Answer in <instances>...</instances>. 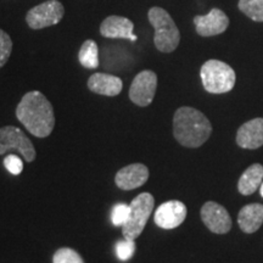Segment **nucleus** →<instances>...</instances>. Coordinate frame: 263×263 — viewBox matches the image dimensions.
Instances as JSON below:
<instances>
[{
    "label": "nucleus",
    "mask_w": 263,
    "mask_h": 263,
    "mask_svg": "<svg viewBox=\"0 0 263 263\" xmlns=\"http://www.w3.org/2000/svg\"><path fill=\"white\" fill-rule=\"evenodd\" d=\"M11 150L18 151L26 162H32L37 156L32 141L24 130L14 126L0 128V155H4Z\"/></svg>",
    "instance_id": "423d86ee"
},
{
    "label": "nucleus",
    "mask_w": 263,
    "mask_h": 263,
    "mask_svg": "<svg viewBox=\"0 0 263 263\" xmlns=\"http://www.w3.org/2000/svg\"><path fill=\"white\" fill-rule=\"evenodd\" d=\"M201 219L207 228L216 234H226L232 229V218L228 211L215 201L206 202L201 207Z\"/></svg>",
    "instance_id": "9d476101"
},
{
    "label": "nucleus",
    "mask_w": 263,
    "mask_h": 263,
    "mask_svg": "<svg viewBox=\"0 0 263 263\" xmlns=\"http://www.w3.org/2000/svg\"><path fill=\"white\" fill-rule=\"evenodd\" d=\"M128 216H129V205L116 203L112 209V213H111V221H112L114 226L123 227L124 223L127 222Z\"/></svg>",
    "instance_id": "5701e85b"
},
{
    "label": "nucleus",
    "mask_w": 263,
    "mask_h": 263,
    "mask_svg": "<svg viewBox=\"0 0 263 263\" xmlns=\"http://www.w3.org/2000/svg\"><path fill=\"white\" fill-rule=\"evenodd\" d=\"M151 26L155 28L154 43L157 50L172 52L177 49L180 42V33L173 18L166 10L154 6L147 14Z\"/></svg>",
    "instance_id": "7ed1b4c3"
},
{
    "label": "nucleus",
    "mask_w": 263,
    "mask_h": 263,
    "mask_svg": "<svg viewBox=\"0 0 263 263\" xmlns=\"http://www.w3.org/2000/svg\"><path fill=\"white\" fill-rule=\"evenodd\" d=\"M186 206L178 200H170L157 207L154 216L156 226L162 229H174L185 221Z\"/></svg>",
    "instance_id": "1a4fd4ad"
},
{
    "label": "nucleus",
    "mask_w": 263,
    "mask_h": 263,
    "mask_svg": "<svg viewBox=\"0 0 263 263\" xmlns=\"http://www.w3.org/2000/svg\"><path fill=\"white\" fill-rule=\"evenodd\" d=\"M155 200L150 193H141L129 203V216L122 227L124 239L136 240L145 228L153 213Z\"/></svg>",
    "instance_id": "39448f33"
},
{
    "label": "nucleus",
    "mask_w": 263,
    "mask_h": 263,
    "mask_svg": "<svg viewBox=\"0 0 263 263\" xmlns=\"http://www.w3.org/2000/svg\"><path fill=\"white\" fill-rule=\"evenodd\" d=\"M16 117L32 136L47 138L55 127L54 108L50 101L38 90H32L22 97L16 107Z\"/></svg>",
    "instance_id": "f257e3e1"
},
{
    "label": "nucleus",
    "mask_w": 263,
    "mask_h": 263,
    "mask_svg": "<svg viewBox=\"0 0 263 263\" xmlns=\"http://www.w3.org/2000/svg\"><path fill=\"white\" fill-rule=\"evenodd\" d=\"M149 178V168L143 163H132L121 168L115 177V183L122 190H133L143 186Z\"/></svg>",
    "instance_id": "f8f14e48"
},
{
    "label": "nucleus",
    "mask_w": 263,
    "mask_h": 263,
    "mask_svg": "<svg viewBox=\"0 0 263 263\" xmlns=\"http://www.w3.org/2000/svg\"><path fill=\"white\" fill-rule=\"evenodd\" d=\"M212 133L211 122L201 111L183 106L173 117V134L180 145L199 147L205 144Z\"/></svg>",
    "instance_id": "f03ea898"
},
{
    "label": "nucleus",
    "mask_w": 263,
    "mask_h": 263,
    "mask_svg": "<svg viewBox=\"0 0 263 263\" xmlns=\"http://www.w3.org/2000/svg\"><path fill=\"white\" fill-rule=\"evenodd\" d=\"M52 263H84V261L73 249L61 248L52 256Z\"/></svg>",
    "instance_id": "aec40b11"
},
{
    "label": "nucleus",
    "mask_w": 263,
    "mask_h": 263,
    "mask_svg": "<svg viewBox=\"0 0 263 263\" xmlns=\"http://www.w3.org/2000/svg\"><path fill=\"white\" fill-rule=\"evenodd\" d=\"M263 180V166L259 163L251 164L240 177L238 183L239 193L242 195H251L261 186Z\"/></svg>",
    "instance_id": "f3484780"
},
{
    "label": "nucleus",
    "mask_w": 263,
    "mask_h": 263,
    "mask_svg": "<svg viewBox=\"0 0 263 263\" xmlns=\"http://www.w3.org/2000/svg\"><path fill=\"white\" fill-rule=\"evenodd\" d=\"M259 194H261V196L263 197V182L261 184V186H259Z\"/></svg>",
    "instance_id": "393cba45"
},
{
    "label": "nucleus",
    "mask_w": 263,
    "mask_h": 263,
    "mask_svg": "<svg viewBox=\"0 0 263 263\" xmlns=\"http://www.w3.org/2000/svg\"><path fill=\"white\" fill-rule=\"evenodd\" d=\"M236 144L242 149H258L263 145V118H254L242 124L236 133Z\"/></svg>",
    "instance_id": "4468645a"
},
{
    "label": "nucleus",
    "mask_w": 263,
    "mask_h": 263,
    "mask_svg": "<svg viewBox=\"0 0 263 263\" xmlns=\"http://www.w3.org/2000/svg\"><path fill=\"white\" fill-rule=\"evenodd\" d=\"M202 85L206 91L211 94H224L234 88L236 76L235 71L226 62L219 60H209L202 65Z\"/></svg>",
    "instance_id": "20e7f679"
},
{
    "label": "nucleus",
    "mask_w": 263,
    "mask_h": 263,
    "mask_svg": "<svg viewBox=\"0 0 263 263\" xmlns=\"http://www.w3.org/2000/svg\"><path fill=\"white\" fill-rule=\"evenodd\" d=\"M12 51V41L8 33L0 29V68L8 62Z\"/></svg>",
    "instance_id": "4be33fe9"
},
{
    "label": "nucleus",
    "mask_w": 263,
    "mask_h": 263,
    "mask_svg": "<svg viewBox=\"0 0 263 263\" xmlns=\"http://www.w3.org/2000/svg\"><path fill=\"white\" fill-rule=\"evenodd\" d=\"M116 255L120 261H128L136 252V240H121L116 244Z\"/></svg>",
    "instance_id": "412c9836"
},
{
    "label": "nucleus",
    "mask_w": 263,
    "mask_h": 263,
    "mask_svg": "<svg viewBox=\"0 0 263 263\" xmlns=\"http://www.w3.org/2000/svg\"><path fill=\"white\" fill-rule=\"evenodd\" d=\"M4 166L14 176H18L24 171V162H22V160L18 156L12 155V154H9L4 159Z\"/></svg>",
    "instance_id": "b1692460"
},
{
    "label": "nucleus",
    "mask_w": 263,
    "mask_h": 263,
    "mask_svg": "<svg viewBox=\"0 0 263 263\" xmlns=\"http://www.w3.org/2000/svg\"><path fill=\"white\" fill-rule=\"evenodd\" d=\"M133 29L134 24L129 18L115 15L105 18L100 26V33L105 38H121L136 42L138 38L133 34Z\"/></svg>",
    "instance_id": "ddd939ff"
},
{
    "label": "nucleus",
    "mask_w": 263,
    "mask_h": 263,
    "mask_svg": "<svg viewBox=\"0 0 263 263\" xmlns=\"http://www.w3.org/2000/svg\"><path fill=\"white\" fill-rule=\"evenodd\" d=\"M64 15V5L58 0H49L29 10L26 21L32 29H42L58 25Z\"/></svg>",
    "instance_id": "0eeeda50"
},
{
    "label": "nucleus",
    "mask_w": 263,
    "mask_h": 263,
    "mask_svg": "<svg viewBox=\"0 0 263 263\" xmlns=\"http://www.w3.org/2000/svg\"><path fill=\"white\" fill-rule=\"evenodd\" d=\"M239 10L255 22H263V0H239Z\"/></svg>",
    "instance_id": "6ab92c4d"
},
{
    "label": "nucleus",
    "mask_w": 263,
    "mask_h": 263,
    "mask_svg": "<svg viewBox=\"0 0 263 263\" xmlns=\"http://www.w3.org/2000/svg\"><path fill=\"white\" fill-rule=\"evenodd\" d=\"M194 25L197 34L201 37H213L226 32L229 26V18L222 10L212 9L205 16H195Z\"/></svg>",
    "instance_id": "9b49d317"
},
{
    "label": "nucleus",
    "mask_w": 263,
    "mask_h": 263,
    "mask_svg": "<svg viewBox=\"0 0 263 263\" xmlns=\"http://www.w3.org/2000/svg\"><path fill=\"white\" fill-rule=\"evenodd\" d=\"M240 229L248 234L257 232L263 223V205L250 203L240 210L238 215Z\"/></svg>",
    "instance_id": "dca6fc26"
},
{
    "label": "nucleus",
    "mask_w": 263,
    "mask_h": 263,
    "mask_svg": "<svg viewBox=\"0 0 263 263\" xmlns=\"http://www.w3.org/2000/svg\"><path fill=\"white\" fill-rule=\"evenodd\" d=\"M88 88L95 94L105 97H116L122 91L123 83L121 78L107 73H94L88 80Z\"/></svg>",
    "instance_id": "2eb2a0df"
},
{
    "label": "nucleus",
    "mask_w": 263,
    "mask_h": 263,
    "mask_svg": "<svg viewBox=\"0 0 263 263\" xmlns=\"http://www.w3.org/2000/svg\"><path fill=\"white\" fill-rule=\"evenodd\" d=\"M78 60L83 67L94 70L99 66V49L94 41H85L78 52Z\"/></svg>",
    "instance_id": "a211bd4d"
},
{
    "label": "nucleus",
    "mask_w": 263,
    "mask_h": 263,
    "mask_svg": "<svg viewBox=\"0 0 263 263\" xmlns=\"http://www.w3.org/2000/svg\"><path fill=\"white\" fill-rule=\"evenodd\" d=\"M157 88L155 72L145 70L138 73L129 88V99L138 106L145 107L153 103Z\"/></svg>",
    "instance_id": "6e6552de"
}]
</instances>
